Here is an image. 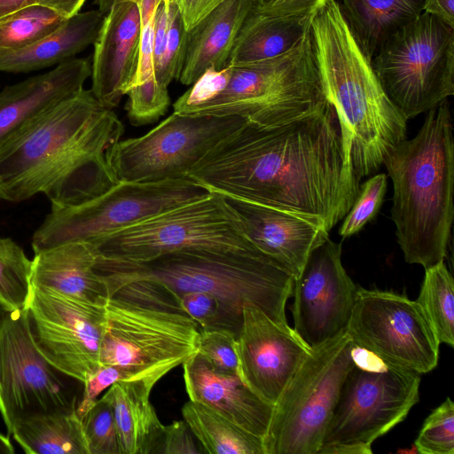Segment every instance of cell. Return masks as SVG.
Returning a JSON list of instances; mask_svg holds the SVG:
<instances>
[{"instance_id": "obj_22", "label": "cell", "mask_w": 454, "mask_h": 454, "mask_svg": "<svg viewBox=\"0 0 454 454\" xmlns=\"http://www.w3.org/2000/svg\"><path fill=\"white\" fill-rule=\"evenodd\" d=\"M189 400L212 409L245 430L263 437L273 406L254 394L238 373L215 369L198 352L183 364Z\"/></svg>"}, {"instance_id": "obj_52", "label": "cell", "mask_w": 454, "mask_h": 454, "mask_svg": "<svg viewBox=\"0 0 454 454\" xmlns=\"http://www.w3.org/2000/svg\"><path fill=\"white\" fill-rule=\"evenodd\" d=\"M7 312L5 310H4V309L2 307H0V323L2 322L4 317L5 316Z\"/></svg>"}, {"instance_id": "obj_38", "label": "cell", "mask_w": 454, "mask_h": 454, "mask_svg": "<svg viewBox=\"0 0 454 454\" xmlns=\"http://www.w3.org/2000/svg\"><path fill=\"white\" fill-rule=\"evenodd\" d=\"M82 425L90 454H120L113 409L103 396L83 417Z\"/></svg>"}, {"instance_id": "obj_46", "label": "cell", "mask_w": 454, "mask_h": 454, "mask_svg": "<svg viewBox=\"0 0 454 454\" xmlns=\"http://www.w3.org/2000/svg\"><path fill=\"white\" fill-rule=\"evenodd\" d=\"M224 0H176L187 31Z\"/></svg>"}, {"instance_id": "obj_14", "label": "cell", "mask_w": 454, "mask_h": 454, "mask_svg": "<svg viewBox=\"0 0 454 454\" xmlns=\"http://www.w3.org/2000/svg\"><path fill=\"white\" fill-rule=\"evenodd\" d=\"M347 333L386 364L423 374L438 364L441 343L419 303L404 295L358 287Z\"/></svg>"}, {"instance_id": "obj_30", "label": "cell", "mask_w": 454, "mask_h": 454, "mask_svg": "<svg viewBox=\"0 0 454 454\" xmlns=\"http://www.w3.org/2000/svg\"><path fill=\"white\" fill-rule=\"evenodd\" d=\"M184 420L210 454H264L262 438L237 426L206 405L189 400L182 407Z\"/></svg>"}, {"instance_id": "obj_43", "label": "cell", "mask_w": 454, "mask_h": 454, "mask_svg": "<svg viewBox=\"0 0 454 454\" xmlns=\"http://www.w3.org/2000/svg\"><path fill=\"white\" fill-rule=\"evenodd\" d=\"M153 453L199 454L202 450L196 445L186 422L179 420L164 426Z\"/></svg>"}, {"instance_id": "obj_40", "label": "cell", "mask_w": 454, "mask_h": 454, "mask_svg": "<svg viewBox=\"0 0 454 454\" xmlns=\"http://www.w3.org/2000/svg\"><path fill=\"white\" fill-rule=\"evenodd\" d=\"M236 338L231 331L226 329H200L198 353L215 369L225 373H238Z\"/></svg>"}, {"instance_id": "obj_7", "label": "cell", "mask_w": 454, "mask_h": 454, "mask_svg": "<svg viewBox=\"0 0 454 454\" xmlns=\"http://www.w3.org/2000/svg\"><path fill=\"white\" fill-rule=\"evenodd\" d=\"M231 67L228 85L220 94L181 114L232 115L272 127L329 103L316 67L310 30L295 47L278 57Z\"/></svg>"}, {"instance_id": "obj_2", "label": "cell", "mask_w": 454, "mask_h": 454, "mask_svg": "<svg viewBox=\"0 0 454 454\" xmlns=\"http://www.w3.org/2000/svg\"><path fill=\"white\" fill-rule=\"evenodd\" d=\"M124 126L84 88L0 148V200L44 193L51 208L91 200L119 182L111 165Z\"/></svg>"}, {"instance_id": "obj_23", "label": "cell", "mask_w": 454, "mask_h": 454, "mask_svg": "<svg viewBox=\"0 0 454 454\" xmlns=\"http://www.w3.org/2000/svg\"><path fill=\"white\" fill-rule=\"evenodd\" d=\"M97 254L88 241L65 243L35 254L31 283L60 294L105 306L106 282L96 268Z\"/></svg>"}, {"instance_id": "obj_8", "label": "cell", "mask_w": 454, "mask_h": 454, "mask_svg": "<svg viewBox=\"0 0 454 454\" xmlns=\"http://www.w3.org/2000/svg\"><path fill=\"white\" fill-rule=\"evenodd\" d=\"M88 242L98 260L132 263L185 250L259 251L225 198L212 192Z\"/></svg>"}, {"instance_id": "obj_33", "label": "cell", "mask_w": 454, "mask_h": 454, "mask_svg": "<svg viewBox=\"0 0 454 454\" xmlns=\"http://www.w3.org/2000/svg\"><path fill=\"white\" fill-rule=\"evenodd\" d=\"M32 260L10 238H0V307L6 312L26 309L32 283Z\"/></svg>"}, {"instance_id": "obj_19", "label": "cell", "mask_w": 454, "mask_h": 454, "mask_svg": "<svg viewBox=\"0 0 454 454\" xmlns=\"http://www.w3.org/2000/svg\"><path fill=\"white\" fill-rule=\"evenodd\" d=\"M141 23L137 0H121L106 14L95 41L91 92L113 110L136 76L140 53Z\"/></svg>"}, {"instance_id": "obj_37", "label": "cell", "mask_w": 454, "mask_h": 454, "mask_svg": "<svg viewBox=\"0 0 454 454\" xmlns=\"http://www.w3.org/2000/svg\"><path fill=\"white\" fill-rule=\"evenodd\" d=\"M180 309L193 319L200 329H226L236 336L241 325L229 314L222 301L204 292H185L173 296Z\"/></svg>"}, {"instance_id": "obj_44", "label": "cell", "mask_w": 454, "mask_h": 454, "mask_svg": "<svg viewBox=\"0 0 454 454\" xmlns=\"http://www.w3.org/2000/svg\"><path fill=\"white\" fill-rule=\"evenodd\" d=\"M123 380L121 371L112 365H100L83 384V390L77 404V413L82 419L98 399V395L113 384Z\"/></svg>"}, {"instance_id": "obj_18", "label": "cell", "mask_w": 454, "mask_h": 454, "mask_svg": "<svg viewBox=\"0 0 454 454\" xmlns=\"http://www.w3.org/2000/svg\"><path fill=\"white\" fill-rule=\"evenodd\" d=\"M238 375L258 397L274 405L311 348L291 327L247 304L235 342Z\"/></svg>"}, {"instance_id": "obj_10", "label": "cell", "mask_w": 454, "mask_h": 454, "mask_svg": "<svg viewBox=\"0 0 454 454\" xmlns=\"http://www.w3.org/2000/svg\"><path fill=\"white\" fill-rule=\"evenodd\" d=\"M388 98L406 120L454 94V27L423 12L372 59Z\"/></svg>"}, {"instance_id": "obj_27", "label": "cell", "mask_w": 454, "mask_h": 454, "mask_svg": "<svg viewBox=\"0 0 454 454\" xmlns=\"http://www.w3.org/2000/svg\"><path fill=\"white\" fill-rule=\"evenodd\" d=\"M313 13L271 16L251 10L238 33L226 66H246L287 52L309 32Z\"/></svg>"}, {"instance_id": "obj_39", "label": "cell", "mask_w": 454, "mask_h": 454, "mask_svg": "<svg viewBox=\"0 0 454 454\" xmlns=\"http://www.w3.org/2000/svg\"><path fill=\"white\" fill-rule=\"evenodd\" d=\"M387 175L378 174L365 181L344 217L339 234L347 238L357 233L379 211L386 194Z\"/></svg>"}, {"instance_id": "obj_26", "label": "cell", "mask_w": 454, "mask_h": 454, "mask_svg": "<svg viewBox=\"0 0 454 454\" xmlns=\"http://www.w3.org/2000/svg\"><path fill=\"white\" fill-rule=\"evenodd\" d=\"M155 384L144 380H119L103 397L111 404L120 454L153 453L164 425L150 402Z\"/></svg>"}, {"instance_id": "obj_1", "label": "cell", "mask_w": 454, "mask_h": 454, "mask_svg": "<svg viewBox=\"0 0 454 454\" xmlns=\"http://www.w3.org/2000/svg\"><path fill=\"white\" fill-rule=\"evenodd\" d=\"M185 177L224 197L303 215L328 231L346 216L360 189L330 103L277 126L246 121Z\"/></svg>"}, {"instance_id": "obj_4", "label": "cell", "mask_w": 454, "mask_h": 454, "mask_svg": "<svg viewBox=\"0 0 454 454\" xmlns=\"http://www.w3.org/2000/svg\"><path fill=\"white\" fill-rule=\"evenodd\" d=\"M392 180L391 219L408 263L444 261L454 215V143L448 100L427 112L417 135L385 156Z\"/></svg>"}, {"instance_id": "obj_51", "label": "cell", "mask_w": 454, "mask_h": 454, "mask_svg": "<svg viewBox=\"0 0 454 454\" xmlns=\"http://www.w3.org/2000/svg\"><path fill=\"white\" fill-rule=\"evenodd\" d=\"M121 0H95L98 7V11H100L103 14H106L112 6Z\"/></svg>"}, {"instance_id": "obj_50", "label": "cell", "mask_w": 454, "mask_h": 454, "mask_svg": "<svg viewBox=\"0 0 454 454\" xmlns=\"http://www.w3.org/2000/svg\"><path fill=\"white\" fill-rule=\"evenodd\" d=\"M15 449L10 441V435L0 432V454H13Z\"/></svg>"}, {"instance_id": "obj_21", "label": "cell", "mask_w": 454, "mask_h": 454, "mask_svg": "<svg viewBox=\"0 0 454 454\" xmlns=\"http://www.w3.org/2000/svg\"><path fill=\"white\" fill-rule=\"evenodd\" d=\"M90 75V60L73 58L49 72L4 88L0 91V148L82 90Z\"/></svg>"}, {"instance_id": "obj_3", "label": "cell", "mask_w": 454, "mask_h": 454, "mask_svg": "<svg viewBox=\"0 0 454 454\" xmlns=\"http://www.w3.org/2000/svg\"><path fill=\"white\" fill-rule=\"evenodd\" d=\"M310 36L325 98L333 107L352 168L361 179L406 138L407 120L385 93L336 0L314 12Z\"/></svg>"}, {"instance_id": "obj_15", "label": "cell", "mask_w": 454, "mask_h": 454, "mask_svg": "<svg viewBox=\"0 0 454 454\" xmlns=\"http://www.w3.org/2000/svg\"><path fill=\"white\" fill-rule=\"evenodd\" d=\"M73 380L38 349L27 310L7 312L0 323V413L8 434L23 417L77 408Z\"/></svg>"}, {"instance_id": "obj_12", "label": "cell", "mask_w": 454, "mask_h": 454, "mask_svg": "<svg viewBox=\"0 0 454 454\" xmlns=\"http://www.w3.org/2000/svg\"><path fill=\"white\" fill-rule=\"evenodd\" d=\"M209 192L187 177L119 182L78 205L51 208L32 238L34 253L73 241H91L197 200Z\"/></svg>"}, {"instance_id": "obj_20", "label": "cell", "mask_w": 454, "mask_h": 454, "mask_svg": "<svg viewBox=\"0 0 454 454\" xmlns=\"http://www.w3.org/2000/svg\"><path fill=\"white\" fill-rule=\"evenodd\" d=\"M224 198L238 215L251 243L294 278L301 273L312 250L329 238V231L322 224L303 215Z\"/></svg>"}, {"instance_id": "obj_16", "label": "cell", "mask_w": 454, "mask_h": 454, "mask_svg": "<svg viewBox=\"0 0 454 454\" xmlns=\"http://www.w3.org/2000/svg\"><path fill=\"white\" fill-rule=\"evenodd\" d=\"M105 306L31 287L26 310L38 349L58 370L82 384L100 366Z\"/></svg>"}, {"instance_id": "obj_9", "label": "cell", "mask_w": 454, "mask_h": 454, "mask_svg": "<svg viewBox=\"0 0 454 454\" xmlns=\"http://www.w3.org/2000/svg\"><path fill=\"white\" fill-rule=\"evenodd\" d=\"M347 329L311 348L273 406L264 454H317L346 376L355 365Z\"/></svg>"}, {"instance_id": "obj_49", "label": "cell", "mask_w": 454, "mask_h": 454, "mask_svg": "<svg viewBox=\"0 0 454 454\" xmlns=\"http://www.w3.org/2000/svg\"><path fill=\"white\" fill-rule=\"evenodd\" d=\"M38 4V0H0V20L27 6Z\"/></svg>"}, {"instance_id": "obj_29", "label": "cell", "mask_w": 454, "mask_h": 454, "mask_svg": "<svg viewBox=\"0 0 454 454\" xmlns=\"http://www.w3.org/2000/svg\"><path fill=\"white\" fill-rule=\"evenodd\" d=\"M11 434L27 454H90L76 407L23 417Z\"/></svg>"}, {"instance_id": "obj_36", "label": "cell", "mask_w": 454, "mask_h": 454, "mask_svg": "<svg viewBox=\"0 0 454 454\" xmlns=\"http://www.w3.org/2000/svg\"><path fill=\"white\" fill-rule=\"evenodd\" d=\"M414 446L421 454H454V403L450 397L427 417Z\"/></svg>"}, {"instance_id": "obj_31", "label": "cell", "mask_w": 454, "mask_h": 454, "mask_svg": "<svg viewBox=\"0 0 454 454\" xmlns=\"http://www.w3.org/2000/svg\"><path fill=\"white\" fill-rule=\"evenodd\" d=\"M440 343L454 346V282L444 261L425 269L416 300Z\"/></svg>"}, {"instance_id": "obj_5", "label": "cell", "mask_w": 454, "mask_h": 454, "mask_svg": "<svg viewBox=\"0 0 454 454\" xmlns=\"http://www.w3.org/2000/svg\"><path fill=\"white\" fill-rule=\"evenodd\" d=\"M96 268L109 296L126 284L144 281L172 297L193 291L210 294L240 325L243 307L252 304L282 327H290L286 305L294 278L260 251L185 250L136 263L98 259Z\"/></svg>"}, {"instance_id": "obj_35", "label": "cell", "mask_w": 454, "mask_h": 454, "mask_svg": "<svg viewBox=\"0 0 454 454\" xmlns=\"http://www.w3.org/2000/svg\"><path fill=\"white\" fill-rule=\"evenodd\" d=\"M125 106L129 122L134 126L153 123L163 116L170 105L168 87L152 77L133 84L128 90Z\"/></svg>"}, {"instance_id": "obj_45", "label": "cell", "mask_w": 454, "mask_h": 454, "mask_svg": "<svg viewBox=\"0 0 454 454\" xmlns=\"http://www.w3.org/2000/svg\"><path fill=\"white\" fill-rule=\"evenodd\" d=\"M325 0H254L252 10L255 12L271 15L312 14Z\"/></svg>"}, {"instance_id": "obj_11", "label": "cell", "mask_w": 454, "mask_h": 454, "mask_svg": "<svg viewBox=\"0 0 454 454\" xmlns=\"http://www.w3.org/2000/svg\"><path fill=\"white\" fill-rule=\"evenodd\" d=\"M420 374L382 364L355 365L341 386L317 454H371L419 400Z\"/></svg>"}, {"instance_id": "obj_48", "label": "cell", "mask_w": 454, "mask_h": 454, "mask_svg": "<svg viewBox=\"0 0 454 454\" xmlns=\"http://www.w3.org/2000/svg\"><path fill=\"white\" fill-rule=\"evenodd\" d=\"M86 0H38V4L49 7L68 19L78 13Z\"/></svg>"}, {"instance_id": "obj_32", "label": "cell", "mask_w": 454, "mask_h": 454, "mask_svg": "<svg viewBox=\"0 0 454 454\" xmlns=\"http://www.w3.org/2000/svg\"><path fill=\"white\" fill-rule=\"evenodd\" d=\"M67 18L40 4L22 8L0 20V55L28 47L46 36Z\"/></svg>"}, {"instance_id": "obj_34", "label": "cell", "mask_w": 454, "mask_h": 454, "mask_svg": "<svg viewBox=\"0 0 454 454\" xmlns=\"http://www.w3.org/2000/svg\"><path fill=\"white\" fill-rule=\"evenodd\" d=\"M168 26L159 64L154 67L156 81L168 87L179 78L187 45L188 31L176 0H168Z\"/></svg>"}, {"instance_id": "obj_41", "label": "cell", "mask_w": 454, "mask_h": 454, "mask_svg": "<svg viewBox=\"0 0 454 454\" xmlns=\"http://www.w3.org/2000/svg\"><path fill=\"white\" fill-rule=\"evenodd\" d=\"M231 71V66H226L220 70L212 67L207 68L192 86L176 99L173 105L174 112L184 114L215 98L228 85Z\"/></svg>"}, {"instance_id": "obj_13", "label": "cell", "mask_w": 454, "mask_h": 454, "mask_svg": "<svg viewBox=\"0 0 454 454\" xmlns=\"http://www.w3.org/2000/svg\"><path fill=\"white\" fill-rule=\"evenodd\" d=\"M246 120L239 116L173 112L143 136L120 140L111 165L118 182H157L185 177L220 139Z\"/></svg>"}, {"instance_id": "obj_25", "label": "cell", "mask_w": 454, "mask_h": 454, "mask_svg": "<svg viewBox=\"0 0 454 454\" xmlns=\"http://www.w3.org/2000/svg\"><path fill=\"white\" fill-rule=\"evenodd\" d=\"M105 16L98 10L76 13L34 44L0 55V71L27 73L73 59L95 43Z\"/></svg>"}, {"instance_id": "obj_24", "label": "cell", "mask_w": 454, "mask_h": 454, "mask_svg": "<svg viewBox=\"0 0 454 454\" xmlns=\"http://www.w3.org/2000/svg\"><path fill=\"white\" fill-rule=\"evenodd\" d=\"M254 0H224L187 35V45L178 81L192 84L208 67H226L238 33L252 10Z\"/></svg>"}, {"instance_id": "obj_6", "label": "cell", "mask_w": 454, "mask_h": 454, "mask_svg": "<svg viewBox=\"0 0 454 454\" xmlns=\"http://www.w3.org/2000/svg\"><path fill=\"white\" fill-rule=\"evenodd\" d=\"M200 325L172 297L116 290L105 306L100 365L156 384L198 352Z\"/></svg>"}, {"instance_id": "obj_42", "label": "cell", "mask_w": 454, "mask_h": 454, "mask_svg": "<svg viewBox=\"0 0 454 454\" xmlns=\"http://www.w3.org/2000/svg\"><path fill=\"white\" fill-rule=\"evenodd\" d=\"M160 2V0H137L141 23L140 53L137 71L131 86L155 77L153 65V42L155 14Z\"/></svg>"}, {"instance_id": "obj_17", "label": "cell", "mask_w": 454, "mask_h": 454, "mask_svg": "<svg viewBox=\"0 0 454 454\" xmlns=\"http://www.w3.org/2000/svg\"><path fill=\"white\" fill-rule=\"evenodd\" d=\"M357 286L341 262V245L327 238L312 250L294 278V330L313 348L347 329Z\"/></svg>"}, {"instance_id": "obj_28", "label": "cell", "mask_w": 454, "mask_h": 454, "mask_svg": "<svg viewBox=\"0 0 454 454\" xmlns=\"http://www.w3.org/2000/svg\"><path fill=\"white\" fill-rule=\"evenodd\" d=\"M357 43L372 61L396 32L424 12V0H336Z\"/></svg>"}, {"instance_id": "obj_47", "label": "cell", "mask_w": 454, "mask_h": 454, "mask_svg": "<svg viewBox=\"0 0 454 454\" xmlns=\"http://www.w3.org/2000/svg\"><path fill=\"white\" fill-rule=\"evenodd\" d=\"M424 12L454 27V0H424Z\"/></svg>"}]
</instances>
